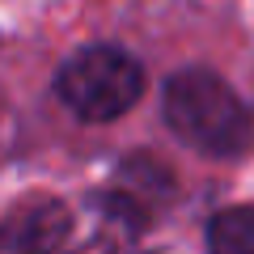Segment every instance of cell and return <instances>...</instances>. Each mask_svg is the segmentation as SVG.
Instances as JSON below:
<instances>
[{
	"label": "cell",
	"instance_id": "cell-4",
	"mask_svg": "<svg viewBox=\"0 0 254 254\" xmlns=\"http://www.w3.org/2000/svg\"><path fill=\"white\" fill-rule=\"evenodd\" d=\"M9 254H81L76 216L60 203H38L17 220L9 237Z\"/></svg>",
	"mask_w": 254,
	"mask_h": 254
},
{
	"label": "cell",
	"instance_id": "cell-2",
	"mask_svg": "<svg viewBox=\"0 0 254 254\" xmlns=\"http://www.w3.org/2000/svg\"><path fill=\"white\" fill-rule=\"evenodd\" d=\"M55 93L72 115L106 123L136 106V98L144 93V72L119 47H85L60 68Z\"/></svg>",
	"mask_w": 254,
	"mask_h": 254
},
{
	"label": "cell",
	"instance_id": "cell-3",
	"mask_svg": "<svg viewBox=\"0 0 254 254\" xmlns=\"http://www.w3.org/2000/svg\"><path fill=\"white\" fill-rule=\"evenodd\" d=\"M140 237V208L127 195H102L76 220L81 254H127Z\"/></svg>",
	"mask_w": 254,
	"mask_h": 254
},
{
	"label": "cell",
	"instance_id": "cell-5",
	"mask_svg": "<svg viewBox=\"0 0 254 254\" xmlns=\"http://www.w3.org/2000/svg\"><path fill=\"white\" fill-rule=\"evenodd\" d=\"M212 254H254V208H225L208 229Z\"/></svg>",
	"mask_w": 254,
	"mask_h": 254
},
{
	"label": "cell",
	"instance_id": "cell-1",
	"mask_svg": "<svg viewBox=\"0 0 254 254\" xmlns=\"http://www.w3.org/2000/svg\"><path fill=\"white\" fill-rule=\"evenodd\" d=\"M165 123L195 153L233 157L250 144V110L216 72L187 68L165 85Z\"/></svg>",
	"mask_w": 254,
	"mask_h": 254
}]
</instances>
